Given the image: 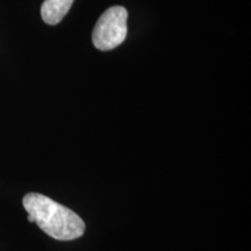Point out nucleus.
<instances>
[{
    "label": "nucleus",
    "instance_id": "1",
    "mask_svg": "<svg viewBox=\"0 0 251 251\" xmlns=\"http://www.w3.org/2000/svg\"><path fill=\"white\" fill-rule=\"evenodd\" d=\"M23 203L34 224L55 240H76L85 231V224L79 215L43 194L28 193Z\"/></svg>",
    "mask_w": 251,
    "mask_h": 251
},
{
    "label": "nucleus",
    "instance_id": "2",
    "mask_svg": "<svg viewBox=\"0 0 251 251\" xmlns=\"http://www.w3.org/2000/svg\"><path fill=\"white\" fill-rule=\"evenodd\" d=\"M127 9L122 6H113L103 12L92 33L94 47L107 51L120 46L127 36Z\"/></svg>",
    "mask_w": 251,
    "mask_h": 251
},
{
    "label": "nucleus",
    "instance_id": "3",
    "mask_svg": "<svg viewBox=\"0 0 251 251\" xmlns=\"http://www.w3.org/2000/svg\"><path fill=\"white\" fill-rule=\"evenodd\" d=\"M74 0H45L41 6V17L46 24L55 26L70 11Z\"/></svg>",
    "mask_w": 251,
    "mask_h": 251
}]
</instances>
